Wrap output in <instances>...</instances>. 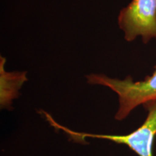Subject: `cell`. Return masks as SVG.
Returning <instances> with one entry per match:
<instances>
[{
    "instance_id": "obj_3",
    "label": "cell",
    "mask_w": 156,
    "mask_h": 156,
    "mask_svg": "<svg viewBox=\"0 0 156 156\" xmlns=\"http://www.w3.org/2000/svg\"><path fill=\"white\" fill-rule=\"evenodd\" d=\"M126 41L140 38L147 44L156 40V0H132L117 17Z\"/></svg>"
},
{
    "instance_id": "obj_1",
    "label": "cell",
    "mask_w": 156,
    "mask_h": 156,
    "mask_svg": "<svg viewBox=\"0 0 156 156\" xmlns=\"http://www.w3.org/2000/svg\"><path fill=\"white\" fill-rule=\"evenodd\" d=\"M90 85L108 87L118 96L119 107L115 119L122 121L140 105L156 100V66L151 75L143 80L134 81L131 76L124 79H116L104 74H90L86 75Z\"/></svg>"
},
{
    "instance_id": "obj_2",
    "label": "cell",
    "mask_w": 156,
    "mask_h": 156,
    "mask_svg": "<svg viewBox=\"0 0 156 156\" xmlns=\"http://www.w3.org/2000/svg\"><path fill=\"white\" fill-rule=\"evenodd\" d=\"M143 106L147 112L145 122L134 131L124 135L77 132L59 124L50 115H46V118L54 128L62 130L77 141L86 138L106 140L126 145L138 156H153V141L156 137V100L149 101Z\"/></svg>"
},
{
    "instance_id": "obj_4",
    "label": "cell",
    "mask_w": 156,
    "mask_h": 156,
    "mask_svg": "<svg viewBox=\"0 0 156 156\" xmlns=\"http://www.w3.org/2000/svg\"><path fill=\"white\" fill-rule=\"evenodd\" d=\"M5 57H0V105L2 108H9L19 95L20 90L28 80L27 72H7Z\"/></svg>"
}]
</instances>
